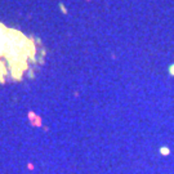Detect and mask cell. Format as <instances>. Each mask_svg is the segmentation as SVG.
Segmentation results:
<instances>
[{
	"label": "cell",
	"instance_id": "6da1fadb",
	"mask_svg": "<svg viewBox=\"0 0 174 174\" xmlns=\"http://www.w3.org/2000/svg\"><path fill=\"white\" fill-rule=\"evenodd\" d=\"M170 71H172V72H174V67H172V69H170Z\"/></svg>",
	"mask_w": 174,
	"mask_h": 174
}]
</instances>
